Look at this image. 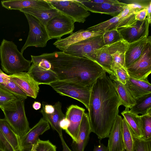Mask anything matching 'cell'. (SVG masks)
<instances>
[{"label": "cell", "mask_w": 151, "mask_h": 151, "mask_svg": "<svg viewBox=\"0 0 151 151\" xmlns=\"http://www.w3.org/2000/svg\"><path fill=\"white\" fill-rule=\"evenodd\" d=\"M104 72L91 86L88 115L91 132L101 140L109 137L118 115L121 100L112 80Z\"/></svg>", "instance_id": "6da1fadb"}, {"label": "cell", "mask_w": 151, "mask_h": 151, "mask_svg": "<svg viewBox=\"0 0 151 151\" xmlns=\"http://www.w3.org/2000/svg\"><path fill=\"white\" fill-rule=\"evenodd\" d=\"M39 57L48 61L58 80L91 86L105 71L96 62L86 58L55 51Z\"/></svg>", "instance_id": "7a4b0ae2"}, {"label": "cell", "mask_w": 151, "mask_h": 151, "mask_svg": "<svg viewBox=\"0 0 151 151\" xmlns=\"http://www.w3.org/2000/svg\"><path fill=\"white\" fill-rule=\"evenodd\" d=\"M0 60L3 70L8 75L28 71L32 63L24 58L14 42L5 39L0 45Z\"/></svg>", "instance_id": "3957f363"}, {"label": "cell", "mask_w": 151, "mask_h": 151, "mask_svg": "<svg viewBox=\"0 0 151 151\" xmlns=\"http://www.w3.org/2000/svg\"><path fill=\"white\" fill-rule=\"evenodd\" d=\"M24 100L17 98L14 103L2 110L5 119L20 139L30 129L25 114Z\"/></svg>", "instance_id": "277c9868"}, {"label": "cell", "mask_w": 151, "mask_h": 151, "mask_svg": "<svg viewBox=\"0 0 151 151\" xmlns=\"http://www.w3.org/2000/svg\"><path fill=\"white\" fill-rule=\"evenodd\" d=\"M49 85L60 95L79 101L88 110L91 86H84L75 82L59 80L50 83Z\"/></svg>", "instance_id": "5b68a950"}, {"label": "cell", "mask_w": 151, "mask_h": 151, "mask_svg": "<svg viewBox=\"0 0 151 151\" xmlns=\"http://www.w3.org/2000/svg\"><path fill=\"white\" fill-rule=\"evenodd\" d=\"M23 13L27 20L29 30L25 43L21 50L22 54L29 47H45L50 40L45 27L35 17Z\"/></svg>", "instance_id": "8992f818"}, {"label": "cell", "mask_w": 151, "mask_h": 151, "mask_svg": "<svg viewBox=\"0 0 151 151\" xmlns=\"http://www.w3.org/2000/svg\"><path fill=\"white\" fill-rule=\"evenodd\" d=\"M61 13L72 18L75 22L83 23L90 13L78 0H46Z\"/></svg>", "instance_id": "52a82bcc"}, {"label": "cell", "mask_w": 151, "mask_h": 151, "mask_svg": "<svg viewBox=\"0 0 151 151\" xmlns=\"http://www.w3.org/2000/svg\"><path fill=\"white\" fill-rule=\"evenodd\" d=\"M75 22L72 18L62 13L52 18L45 26L50 39L58 40L71 34L74 29Z\"/></svg>", "instance_id": "ba28073f"}, {"label": "cell", "mask_w": 151, "mask_h": 151, "mask_svg": "<svg viewBox=\"0 0 151 151\" xmlns=\"http://www.w3.org/2000/svg\"><path fill=\"white\" fill-rule=\"evenodd\" d=\"M105 45L102 35H101L73 44L63 52L67 54L91 60L94 51Z\"/></svg>", "instance_id": "9c48e42d"}, {"label": "cell", "mask_w": 151, "mask_h": 151, "mask_svg": "<svg viewBox=\"0 0 151 151\" xmlns=\"http://www.w3.org/2000/svg\"><path fill=\"white\" fill-rule=\"evenodd\" d=\"M127 70L130 76L137 79H147L151 73V39L140 57Z\"/></svg>", "instance_id": "30bf717a"}, {"label": "cell", "mask_w": 151, "mask_h": 151, "mask_svg": "<svg viewBox=\"0 0 151 151\" xmlns=\"http://www.w3.org/2000/svg\"><path fill=\"white\" fill-rule=\"evenodd\" d=\"M48 122L42 118L29 131L20 139L19 151H33L34 147L40 135L49 129Z\"/></svg>", "instance_id": "8fae6325"}, {"label": "cell", "mask_w": 151, "mask_h": 151, "mask_svg": "<svg viewBox=\"0 0 151 151\" xmlns=\"http://www.w3.org/2000/svg\"><path fill=\"white\" fill-rule=\"evenodd\" d=\"M150 24L146 18L143 21L136 20L132 25L118 29V31L123 40L131 43L144 37L148 36Z\"/></svg>", "instance_id": "7c38bea8"}, {"label": "cell", "mask_w": 151, "mask_h": 151, "mask_svg": "<svg viewBox=\"0 0 151 151\" xmlns=\"http://www.w3.org/2000/svg\"><path fill=\"white\" fill-rule=\"evenodd\" d=\"M104 31H89L81 29L72 32L68 37L57 40L53 44L56 47L63 51L69 46L90 38L102 35Z\"/></svg>", "instance_id": "4fadbf2b"}, {"label": "cell", "mask_w": 151, "mask_h": 151, "mask_svg": "<svg viewBox=\"0 0 151 151\" xmlns=\"http://www.w3.org/2000/svg\"><path fill=\"white\" fill-rule=\"evenodd\" d=\"M85 109L77 105H71L67 108L65 117L69 121L70 124L65 130L73 141L78 142L79 128Z\"/></svg>", "instance_id": "5bb4252c"}, {"label": "cell", "mask_w": 151, "mask_h": 151, "mask_svg": "<svg viewBox=\"0 0 151 151\" xmlns=\"http://www.w3.org/2000/svg\"><path fill=\"white\" fill-rule=\"evenodd\" d=\"M9 75L27 96L36 98L39 91V85L27 72H23Z\"/></svg>", "instance_id": "9a60e30c"}, {"label": "cell", "mask_w": 151, "mask_h": 151, "mask_svg": "<svg viewBox=\"0 0 151 151\" xmlns=\"http://www.w3.org/2000/svg\"><path fill=\"white\" fill-rule=\"evenodd\" d=\"M128 44L124 40H121L107 45L112 58L111 69L115 73L120 68H127L125 63V53Z\"/></svg>", "instance_id": "2e32d148"}, {"label": "cell", "mask_w": 151, "mask_h": 151, "mask_svg": "<svg viewBox=\"0 0 151 151\" xmlns=\"http://www.w3.org/2000/svg\"><path fill=\"white\" fill-rule=\"evenodd\" d=\"M2 7L8 10L27 8L50 9L53 8L46 0H9L1 1Z\"/></svg>", "instance_id": "e0dca14e"}, {"label": "cell", "mask_w": 151, "mask_h": 151, "mask_svg": "<svg viewBox=\"0 0 151 151\" xmlns=\"http://www.w3.org/2000/svg\"><path fill=\"white\" fill-rule=\"evenodd\" d=\"M122 118L119 114L113 125L109 137V151H125L122 136Z\"/></svg>", "instance_id": "ac0fdd59"}, {"label": "cell", "mask_w": 151, "mask_h": 151, "mask_svg": "<svg viewBox=\"0 0 151 151\" xmlns=\"http://www.w3.org/2000/svg\"><path fill=\"white\" fill-rule=\"evenodd\" d=\"M92 132L88 113L83 114L78 136V142L73 141L71 145L72 151H84L89 136Z\"/></svg>", "instance_id": "d6986e66"}, {"label": "cell", "mask_w": 151, "mask_h": 151, "mask_svg": "<svg viewBox=\"0 0 151 151\" xmlns=\"http://www.w3.org/2000/svg\"><path fill=\"white\" fill-rule=\"evenodd\" d=\"M150 39V36H145L136 41L128 43L125 53V63L127 68L139 58Z\"/></svg>", "instance_id": "ffe728a7"}, {"label": "cell", "mask_w": 151, "mask_h": 151, "mask_svg": "<svg viewBox=\"0 0 151 151\" xmlns=\"http://www.w3.org/2000/svg\"><path fill=\"white\" fill-rule=\"evenodd\" d=\"M146 7L147 6L140 3L127 4L118 14L119 20L116 28L119 29L133 24L137 20L135 16L137 12Z\"/></svg>", "instance_id": "44dd1931"}, {"label": "cell", "mask_w": 151, "mask_h": 151, "mask_svg": "<svg viewBox=\"0 0 151 151\" xmlns=\"http://www.w3.org/2000/svg\"><path fill=\"white\" fill-rule=\"evenodd\" d=\"M78 1L88 11L93 13L109 15L113 17L118 15L125 6L106 3L95 4L90 2L87 0Z\"/></svg>", "instance_id": "7402d4cb"}, {"label": "cell", "mask_w": 151, "mask_h": 151, "mask_svg": "<svg viewBox=\"0 0 151 151\" xmlns=\"http://www.w3.org/2000/svg\"><path fill=\"white\" fill-rule=\"evenodd\" d=\"M27 73L39 85H49L58 80L56 74L51 70H45L32 63Z\"/></svg>", "instance_id": "603a6c76"}, {"label": "cell", "mask_w": 151, "mask_h": 151, "mask_svg": "<svg viewBox=\"0 0 151 151\" xmlns=\"http://www.w3.org/2000/svg\"><path fill=\"white\" fill-rule=\"evenodd\" d=\"M125 85L134 99L151 93V85L148 79H137L129 76Z\"/></svg>", "instance_id": "cb8c5ba5"}, {"label": "cell", "mask_w": 151, "mask_h": 151, "mask_svg": "<svg viewBox=\"0 0 151 151\" xmlns=\"http://www.w3.org/2000/svg\"><path fill=\"white\" fill-rule=\"evenodd\" d=\"M91 60L100 65L109 75L116 76L111 69L112 58L109 52L107 45L95 50Z\"/></svg>", "instance_id": "d4e9b609"}, {"label": "cell", "mask_w": 151, "mask_h": 151, "mask_svg": "<svg viewBox=\"0 0 151 151\" xmlns=\"http://www.w3.org/2000/svg\"><path fill=\"white\" fill-rule=\"evenodd\" d=\"M129 108L125 107L121 114L129 125L134 136L143 139L144 133L140 116L130 111Z\"/></svg>", "instance_id": "484cf974"}, {"label": "cell", "mask_w": 151, "mask_h": 151, "mask_svg": "<svg viewBox=\"0 0 151 151\" xmlns=\"http://www.w3.org/2000/svg\"><path fill=\"white\" fill-rule=\"evenodd\" d=\"M53 106L54 111L52 114H46L42 109L40 112L43 115V118L48 122L52 129L56 131L59 137H60L63 136L62 129L60 127V123L65 116L62 111L61 104L60 102H57Z\"/></svg>", "instance_id": "4316f807"}, {"label": "cell", "mask_w": 151, "mask_h": 151, "mask_svg": "<svg viewBox=\"0 0 151 151\" xmlns=\"http://www.w3.org/2000/svg\"><path fill=\"white\" fill-rule=\"evenodd\" d=\"M19 11L35 17L45 27L50 20L61 13L54 8L50 9L27 8L22 9Z\"/></svg>", "instance_id": "83f0119b"}, {"label": "cell", "mask_w": 151, "mask_h": 151, "mask_svg": "<svg viewBox=\"0 0 151 151\" xmlns=\"http://www.w3.org/2000/svg\"><path fill=\"white\" fill-rule=\"evenodd\" d=\"M115 89L121 100L122 105L130 109L135 103V99L132 96L125 85L119 82L116 76L109 75Z\"/></svg>", "instance_id": "f1b7e54d"}, {"label": "cell", "mask_w": 151, "mask_h": 151, "mask_svg": "<svg viewBox=\"0 0 151 151\" xmlns=\"http://www.w3.org/2000/svg\"><path fill=\"white\" fill-rule=\"evenodd\" d=\"M0 129L14 151H19L20 138L5 119H0Z\"/></svg>", "instance_id": "f546056e"}, {"label": "cell", "mask_w": 151, "mask_h": 151, "mask_svg": "<svg viewBox=\"0 0 151 151\" xmlns=\"http://www.w3.org/2000/svg\"><path fill=\"white\" fill-rule=\"evenodd\" d=\"M135 103L130 108V111L142 115L151 113V93L135 99Z\"/></svg>", "instance_id": "4dcf8cb0"}, {"label": "cell", "mask_w": 151, "mask_h": 151, "mask_svg": "<svg viewBox=\"0 0 151 151\" xmlns=\"http://www.w3.org/2000/svg\"><path fill=\"white\" fill-rule=\"evenodd\" d=\"M122 136L125 150L134 151V139L133 134L127 122L122 120Z\"/></svg>", "instance_id": "1f68e13d"}, {"label": "cell", "mask_w": 151, "mask_h": 151, "mask_svg": "<svg viewBox=\"0 0 151 151\" xmlns=\"http://www.w3.org/2000/svg\"><path fill=\"white\" fill-rule=\"evenodd\" d=\"M0 87L13 94L17 98L25 100L27 96L19 88L11 77L6 83L0 85Z\"/></svg>", "instance_id": "d6a6232c"}, {"label": "cell", "mask_w": 151, "mask_h": 151, "mask_svg": "<svg viewBox=\"0 0 151 151\" xmlns=\"http://www.w3.org/2000/svg\"><path fill=\"white\" fill-rule=\"evenodd\" d=\"M119 20V17L118 15L105 21L88 28L87 30L104 31L109 30L116 28Z\"/></svg>", "instance_id": "836d02e7"}, {"label": "cell", "mask_w": 151, "mask_h": 151, "mask_svg": "<svg viewBox=\"0 0 151 151\" xmlns=\"http://www.w3.org/2000/svg\"><path fill=\"white\" fill-rule=\"evenodd\" d=\"M102 37L105 45H109L123 40L116 28L104 31Z\"/></svg>", "instance_id": "e575fe53"}, {"label": "cell", "mask_w": 151, "mask_h": 151, "mask_svg": "<svg viewBox=\"0 0 151 151\" xmlns=\"http://www.w3.org/2000/svg\"><path fill=\"white\" fill-rule=\"evenodd\" d=\"M17 98L13 94L0 87V108L1 110L14 103Z\"/></svg>", "instance_id": "d590c367"}, {"label": "cell", "mask_w": 151, "mask_h": 151, "mask_svg": "<svg viewBox=\"0 0 151 151\" xmlns=\"http://www.w3.org/2000/svg\"><path fill=\"white\" fill-rule=\"evenodd\" d=\"M144 133L143 139L151 140V113L140 116Z\"/></svg>", "instance_id": "8d00e7d4"}, {"label": "cell", "mask_w": 151, "mask_h": 151, "mask_svg": "<svg viewBox=\"0 0 151 151\" xmlns=\"http://www.w3.org/2000/svg\"><path fill=\"white\" fill-rule=\"evenodd\" d=\"M35 151H56V147L49 140H42L38 138L34 148Z\"/></svg>", "instance_id": "74e56055"}, {"label": "cell", "mask_w": 151, "mask_h": 151, "mask_svg": "<svg viewBox=\"0 0 151 151\" xmlns=\"http://www.w3.org/2000/svg\"><path fill=\"white\" fill-rule=\"evenodd\" d=\"M134 151H151V140H146L134 137Z\"/></svg>", "instance_id": "f35d334b"}, {"label": "cell", "mask_w": 151, "mask_h": 151, "mask_svg": "<svg viewBox=\"0 0 151 151\" xmlns=\"http://www.w3.org/2000/svg\"><path fill=\"white\" fill-rule=\"evenodd\" d=\"M115 74L117 80L124 85L126 84L129 77L127 68H121L117 70Z\"/></svg>", "instance_id": "ab89813d"}, {"label": "cell", "mask_w": 151, "mask_h": 151, "mask_svg": "<svg viewBox=\"0 0 151 151\" xmlns=\"http://www.w3.org/2000/svg\"><path fill=\"white\" fill-rule=\"evenodd\" d=\"M0 149L3 151H14L0 129Z\"/></svg>", "instance_id": "60d3db41"}, {"label": "cell", "mask_w": 151, "mask_h": 151, "mask_svg": "<svg viewBox=\"0 0 151 151\" xmlns=\"http://www.w3.org/2000/svg\"><path fill=\"white\" fill-rule=\"evenodd\" d=\"M88 1L90 2L95 4L106 3L122 6H125L127 4L120 2L117 0H88Z\"/></svg>", "instance_id": "b9f144b4"}, {"label": "cell", "mask_w": 151, "mask_h": 151, "mask_svg": "<svg viewBox=\"0 0 151 151\" xmlns=\"http://www.w3.org/2000/svg\"><path fill=\"white\" fill-rule=\"evenodd\" d=\"M147 13V7L140 10L136 13L135 16V19L140 21L144 20L146 18Z\"/></svg>", "instance_id": "7bdbcfd3"}, {"label": "cell", "mask_w": 151, "mask_h": 151, "mask_svg": "<svg viewBox=\"0 0 151 151\" xmlns=\"http://www.w3.org/2000/svg\"><path fill=\"white\" fill-rule=\"evenodd\" d=\"M42 109L44 112L47 114H51L54 111L53 106L51 105L48 104L45 102L42 103Z\"/></svg>", "instance_id": "ee69618b"}, {"label": "cell", "mask_w": 151, "mask_h": 151, "mask_svg": "<svg viewBox=\"0 0 151 151\" xmlns=\"http://www.w3.org/2000/svg\"><path fill=\"white\" fill-rule=\"evenodd\" d=\"M69 124V120L65 117L60 121V126L62 129L65 131L68 128Z\"/></svg>", "instance_id": "f6af8a7d"}, {"label": "cell", "mask_w": 151, "mask_h": 151, "mask_svg": "<svg viewBox=\"0 0 151 151\" xmlns=\"http://www.w3.org/2000/svg\"><path fill=\"white\" fill-rule=\"evenodd\" d=\"M93 151H109L107 147L103 144L100 143L99 145L95 146Z\"/></svg>", "instance_id": "bcb514c9"}, {"label": "cell", "mask_w": 151, "mask_h": 151, "mask_svg": "<svg viewBox=\"0 0 151 151\" xmlns=\"http://www.w3.org/2000/svg\"><path fill=\"white\" fill-rule=\"evenodd\" d=\"M147 16L146 18H147L148 22L150 24L151 23V2L150 1L148 4V5L147 7Z\"/></svg>", "instance_id": "7dc6e473"}, {"label": "cell", "mask_w": 151, "mask_h": 151, "mask_svg": "<svg viewBox=\"0 0 151 151\" xmlns=\"http://www.w3.org/2000/svg\"><path fill=\"white\" fill-rule=\"evenodd\" d=\"M63 146L62 151H72L68 146L63 136L60 137Z\"/></svg>", "instance_id": "c3c4849f"}, {"label": "cell", "mask_w": 151, "mask_h": 151, "mask_svg": "<svg viewBox=\"0 0 151 151\" xmlns=\"http://www.w3.org/2000/svg\"><path fill=\"white\" fill-rule=\"evenodd\" d=\"M41 104L40 102L35 101L32 104L33 108L35 110H38L41 107Z\"/></svg>", "instance_id": "681fc988"}, {"label": "cell", "mask_w": 151, "mask_h": 151, "mask_svg": "<svg viewBox=\"0 0 151 151\" xmlns=\"http://www.w3.org/2000/svg\"><path fill=\"white\" fill-rule=\"evenodd\" d=\"M0 151H3V150H2L0 149Z\"/></svg>", "instance_id": "f907efd6"}, {"label": "cell", "mask_w": 151, "mask_h": 151, "mask_svg": "<svg viewBox=\"0 0 151 151\" xmlns=\"http://www.w3.org/2000/svg\"><path fill=\"white\" fill-rule=\"evenodd\" d=\"M33 151H35V150H34V149H33Z\"/></svg>", "instance_id": "816d5d0a"}]
</instances>
